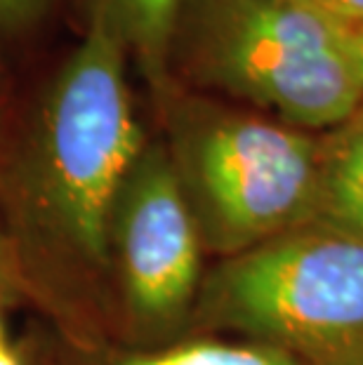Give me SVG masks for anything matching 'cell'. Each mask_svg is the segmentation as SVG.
Instances as JSON below:
<instances>
[{
	"label": "cell",
	"mask_w": 363,
	"mask_h": 365,
	"mask_svg": "<svg viewBox=\"0 0 363 365\" xmlns=\"http://www.w3.org/2000/svg\"><path fill=\"white\" fill-rule=\"evenodd\" d=\"M194 309L305 365H363V243L312 224L274 236L224 257Z\"/></svg>",
	"instance_id": "4"
},
{
	"label": "cell",
	"mask_w": 363,
	"mask_h": 365,
	"mask_svg": "<svg viewBox=\"0 0 363 365\" xmlns=\"http://www.w3.org/2000/svg\"><path fill=\"white\" fill-rule=\"evenodd\" d=\"M0 365H24L19 351L14 349L5 337V328H3V318H0Z\"/></svg>",
	"instance_id": "12"
},
{
	"label": "cell",
	"mask_w": 363,
	"mask_h": 365,
	"mask_svg": "<svg viewBox=\"0 0 363 365\" xmlns=\"http://www.w3.org/2000/svg\"><path fill=\"white\" fill-rule=\"evenodd\" d=\"M10 252H12V243H10V234L5 231L3 222H0V274L7 269V262H10Z\"/></svg>",
	"instance_id": "13"
},
{
	"label": "cell",
	"mask_w": 363,
	"mask_h": 365,
	"mask_svg": "<svg viewBox=\"0 0 363 365\" xmlns=\"http://www.w3.org/2000/svg\"><path fill=\"white\" fill-rule=\"evenodd\" d=\"M187 0H92L111 21L128 52L158 92L170 90V59L180 14Z\"/></svg>",
	"instance_id": "7"
},
{
	"label": "cell",
	"mask_w": 363,
	"mask_h": 365,
	"mask_svg": "<svg viewBox=\"0 0 363 365\" xmlns=\"http://www.w3.org/2000/svg\"><path fill=\"white\" fill-rule=\"evenodd\" d=\"M128 50L90 3V24L45 88L7 168L12 252L57 290L111 271L118 191L149 139L130 102Z\"/></svg>",
	"instance_id": "1"
},
{
	"label": "cell",
	"mask_w": 363,
	"mask_h": 365,
	"mask_svg": "<svg viewBox=\"0 0 363 365\" xmlns=\"http://www.w3.org/2000/svg\"><path fill=\"white\" fill-rule=\"evenodd\" d=\"M177 180L200 243L231 257L312 224L319 137L194 99H168Z\"/></svg>",
	"instance_id": "3"
},
{
	"label": "cell",
	"mask_w": 363,
	"mask_h": 365,
	"mask_svg": "<svg viewBox=\"0 0 363 365\" xmlns=\"http://www.w3.org/2000/svg\"><path fill=\"white\" fill-rule=\"evenodd\" d=\"M200 234L163 142H146L116 198L111 271L137 335L158 339L187 321L200 292Z\"/></svg>",
	"instance_id": "5"
},
{
	"label": "cell",
	"mask_w": 363,
	"mask_h": 365,
	"mask_svg": "<svg viewBox=\"0 0 363 365\" xmlns=\"http://www.w3.org/2000/svg\"><path fill=\"white\" fill-rule=\"evenodd\" d=\"M85 365H305L295 356L257 341L187 339L163 349L118 351L90 359Z\"/></svg>",
	"instance_id": "8"
},
{
	"label": "cell",
	"mask_w": 363,
	"mask_h": 365,
	"mask_svg": "<svg viewBox=\"0 0 363 365\" xmlns=\"http://www.w3.org/2000/svg\"><path fill=\"white\" fill-rule=\"evenodd\" d=\"M305 3L333 21H352V24L363 21V0H305Z\"/></svg>",
	"instance_id": "11"
},
{
	"label": "cell",
	"mask_w": 363,
	"mask_h": 365,
	"mask_svg": "<svg viewBox=\"0 0 363 365\" xmlns=\"http://www.w3.org/2000/svg\"><path fill=\"white\" fill-rule=\"evenodd\" d=\"M312 227L363 243V102L319 137Z\"/></svg>",
	"instance_id": "6"
},
{
	"label": "cell",
	"mask_w": 363,
	"mask_h": 365,
	"mask_svg": "<svg viewBox=\"0 0 363 365\" xmlns=\"http://www.w3.org/2000/svg\"><path fill=\"white\" fill-rule=\"evenodd\" d=\"M330 24L335 29L337 43L342 48L347 61L352 64L354 73L363 88V21L361 24H352V21H333Z\"/></svg>",
	"instance_id": "10"
},
{
	"label": "cell",
	"mask_w": 363,
	"mask_h": 365,
	"mask_svg": "<svg viewBox=\"0 0 363 365\" xmlns=\"http://www.w3.org/2000/svg\"><path fill=\"white\" fill-rule=\"evenodd\" d=\"M52 0H0V38L19 34L43 17Z\"/></svg>",
	"instance_id": "9"
},
{
	"label": "cell",
	"mask_w": 363,
	"mask_h": 365,
	"mask_svg": "<svg viewBox=\"0 0 363 365\" xmlns=\"http://www.w3.org/2000/svg\"><path fill=\"white\" fill-rule=\"evenodd\" d=\"M173 59L196 83L305 132L333 130L363 102L330 19L305 0H187Z\"/></svg>",
	"instance_id": "2"
}]
</instances>
